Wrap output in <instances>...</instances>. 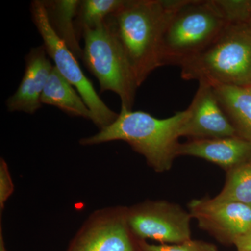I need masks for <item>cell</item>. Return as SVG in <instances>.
<instances>
[{"mask_svg":"<svg viewBox=\"0 0 251 251\" xmlns=\"http://www.w3.org/2000/svg\"><path fill=\"white\" fill-rule=\"evenodd\" d=\"M184 1L125 0L105 20L125 52L138 87L162 67V41L167 23Z\"/></svg>","mask_w":251,"mask_h":251,"instance_id":"cell-1","label":"cell"},{"mask_svg":"<svg viewBox=\"0 0 251 251\" xmlns=\"http://www.w3.org/2000/svg\"><path fill=\"white\" fill-rule=\"evenodd\" d=\"M187 111L176 112L173 116L158 119L144 111L121 108L112 125L97 134L83 138L81 145H99L122 140L135 152L145 157L147 163L156 173L169 171L178 157L177 150L182 137Z\"/></svg>","mask_w":251,"mask_h":251,"instance_id":"cell-2","label":"cell"},{"mask_svg":"<svg viewBox=\"0 0 251 251\" xmlns=\"http://www.w3.org/2000/svg\"><path fill=\"white\" fill-rule=\"evenodd\" d=\"M184 80L213 86L251 84V29L227 24L205 50L181 67Z\"/></svg>","mask_w":251,"mask_h":251,"instance_id":"cell-3","label":"cell"},{"mask_svg":"<svg viewBox=\"0 0 251 251\" xmlns=\"http://www.w3.org/2000/svg\"><path fill=\"white\" fill-rule=\"evenodd\" d=\"M226 25L213 0H185L167 23L162 66L181 67L210 45Z\"/></svg>","mask_w":251,"mask_h":251,"instance_id":"cell-4","label":"cell"},{"mask_svg":"<svg viewBox=\"0 0 251 251\" xmlns=\"http://www.w3.org/2000/svg\"><path fill=\"white\" fill-rule=\"evenodd\" d=\"M82 59L99 80L100 92L111 91L121 100V108L132 110L138 85L117 38L104 22L82 32Z\"/></svg>","mask_w":251,"mask_h":251,"instance_id":"cell-5","label":"cell"},{"mask_svg":"<svg viewBox=\"0 0 251 251\" xmlns=\"http://www.w3.org/2000/svg\"><path fill=\"white\" fill-rule=\"evenodd\" d=\"M30 11L33 22L44 40L49 57L53 60L54 66L61 75L76 89L83 99L92 114L91 120L99 130L112 125L119 114L109 108L100 99L92 82L81 69L75 56L54 32L50 24L43 1H31Z\"/></svg>","mask_w":251,"mask_h":251,"instance_id":"cell-6","label":"cell"},{"mask_svg":"<svg viewBox=\"0 0 251 251\" xmlns=\"http://www.w3.org/2000/svg\"><path fill=\"white\" fill-rule=\"evenodd\" d=\"M189 211L166 201H146L127 207V219L138 240L161 244H181L191 239Z\"/></svg>","mask_w":251,"mask_h":251,"instance_id":"cell-7","label":"cell"},{"mask_svg":"<svg viewBox=\"0 0 251 251\" xmlns=\"http://www.w3.org/2000/svg\"><path fill=\"white\" fill-rule=\"evenodd\" d=\"M130 230L127 207L110 206L94 211L82 225L68 251H140Z\"/></svg>","mask_w":251,"mask_h":251,"instance_id":"cell-8","label":"cell"},{"mask_svg":"<svg viewBox=\"0 0 251 251\" xmlns=\"http://www.w3.org/2000/svg\"><path fill=\"white\" fill-rule=\"evenodd\" d=\"M188 209L200 228L226 245H234L251 228V208L241 203L204 198L192 200Z\"/></svg>","mask_w":251,"mask_h":251,"instance_id":"cell-9","label":"cell"},{"mask_svg":"<svg viewBox=\"0 0 251 251\" xmlns=\"http://www.w3.org/2000/svg\"><path fill=\"white\" fill-rule=\"evenodd\" d=\"M186 110L187 117L183 127L182 137L201 140L237 136L220 105L214 87L209 84L199 82L192 102Z\"/></svg>","mask_w":251,"mask_h":251,"instance_id":"cell-10","label":"cell"},{"mask_svg":"<svg viewBox=\"0 0 251 251\" xmlns=\"http://www.w3.org/2000/svg\"><path fill=\"white\" fill-rule=\"evenodd\" d=\"M44 45L32 48L25 56V69L18 90L7 99L9 112L32 115L42 107L41 97L52 72V66Z\"/></svg>","mask_w":251,"mask_h":251,"instance_id":"cell-11","label":"cell"},{"mask_svg":"<svg viewBox=\"0 0 251 251\" xmlns=\"http://www.w3.org/2000/svg\"><path fill=\"white\" fill-rule=\"evenodd\" d=\"M177 155L202 158L227 172L251 159V143L238 136L190 140L180 143Z\"/></svg>","mask_w":251,"mask_h":251,"instance_id":"cell-12","label":"cell"},{"mask_svg":"<svg viewBox=\"0 0 251 251\" xmlns=\"http://www.w3.org/2000/svg\"><path fill=\"white\" fill-rule=\"evenodd\" d=\"M213 87L237 136L251 143V85Z\"/></svg>","mask_w":251,"mask_h":251,"instance_id":"cell-13","label":"cell"},{"mask_svg":"<svg viewBox=\"0 0 251 251\" xmlns=\"http://www.w3.org/2000/svg\"><path fill=\"white\" fill-rule=\"evenodd\" d=\"M51 27L77 59H82L83 49L79 44L75 18L80 0H44L42 1Z\"/></svg>","mask_w":251,"mask_h":251,"instance_id":"cell-14","label":"cell"},{"mask_svg":"<svg viewBox=\"0 0 251 251\" xmlns=\"http://www.w3.org/2000/svg\"><path fill=\"white\" fill-rule=\"evenodd\" d=\"M41 103L57 107L70 116L92 119L90 109L80 94L54 66L41 94Z\"/></svg>","mask_w":251,"mask_h":251,"instance_id":"cell-15","label":"cell"},{"mask_svg":"<svg viewBox=\"0 0 251 251\" xmlns=\"http://www.w3.org/2000/svg\"><path fill=\"white\" fill-rule=\"evenodd\" d=\"M226 183L214 198L245 204L251 208V159L226 172Z\"/></svg>","mask_w":251,"mask_h":251,"instance_id":"cell-16","label":"cell"},{"mask_svg":"<svg viewBox=\"0 0 251 251\" xmlns=\"http://www.w3.org/2000/svg\"><path fill=\"white\" fill-rule=\"evenodd\" d=\"M125 0H83L80 1L75 27L79 39L87 29H94L105 22L109 16L120 9Z\"/></svg>","mask_w":251,"mask_h":251,"instance_id":"cell-17","label":"cell"},{"mask_svg":"<svg viewBox=\"0 0 251 251\" xmlns=\"http://www.w3.org/2000/svg\"><path fill=\"white\" fill-rule=\"evenodd\" d=\"M227 24H248L251 0H213Z\"/></svg>","mask_w":251,"mask_h":251,"instance_id":"cell-18","label":"cell"},{"mask_svg":"<svg viewBox=\"0 0 251 251\" xmlns=\"http://www.w3.org/2000/svg\"><path fill=\"white\" fill-rule=\"evenodd\" d=\"M139 245L145 251H219L214 244L192 239L176 244H151L139 240Z\"/></svg>","mask_w":251,"mask_h":251,"instance_id":"cell-19","label":"cell"},{"mask_svg":"<svg viewBox=\"0 0 251 251\" xmlns=\"http://www.w3.org/2000/svg\"><path fill=\"white\" fill-rule=\"evenodd\" d=\"M14 191L9 166L3 158L0 159V211L4 210L5 203Z\"/></svg>","mask_w":251,"mask_h":251,"instance_id":"cell-20","label":"cell"},{"mask_svg":"<svg viewBox=\"0 0 251 251\" xmlns=\"http://www.w3.org/2000/svg\"><path fill=\"white\" fill-rule=\"evenodd\" d=\"M237 251H251V228L234 242Z\"/></svg>","mask_w":251,"mask_h":251,"instance_id":"cell-21","label":"cell"},{"mask_svg":"<svg viewBox=\"0 0 251 251\" xmlns=\"http://www.w3.org/2000/svg\"><path fill=\"white\" fill-rule=\"evenodd\" d=\"M0 251H6L4 244V239H3L2 230H1V226L0 227Z\"/></svg>","mask_w":251,"mask_h":251,"instance_id":"cell-22","label":"cell"},{"mask_svg":"<svg viewBox=\"0 0 251 251\" xmlns=\"http://www.w3.org/2000/svg\"><path fill=\"white\" fill-rule=\"evenodd\" d=\"M248 25H249V27H250L251 29V12L250 18H249V23H248Z\"/></svg>","mask_w":251,"mask_h":251,"instance_id":"cell-23","label":"cell"},{"mask_svg":"<svg viewBox=\"0 0 251 251\" xmlns=\"http://www.w3.org/2000/svg\"><path fill=\"white\" fill-rule=\"evenodd\" d=\"M145 251L142 250V249H141V251Z\"/></svg>","mask_w":251,"mask_h":251,"instance_id":"cell-24","label":"cell"},{"mask_svg":"<svg viewBox=\"0 0 251 251\" xmlns=\"http://www.w3.org/2000/svg\"></svg>","mask_w":251,"mask_h":251,"instance_id":"cell-25","label":"cell"}]
</instances>
